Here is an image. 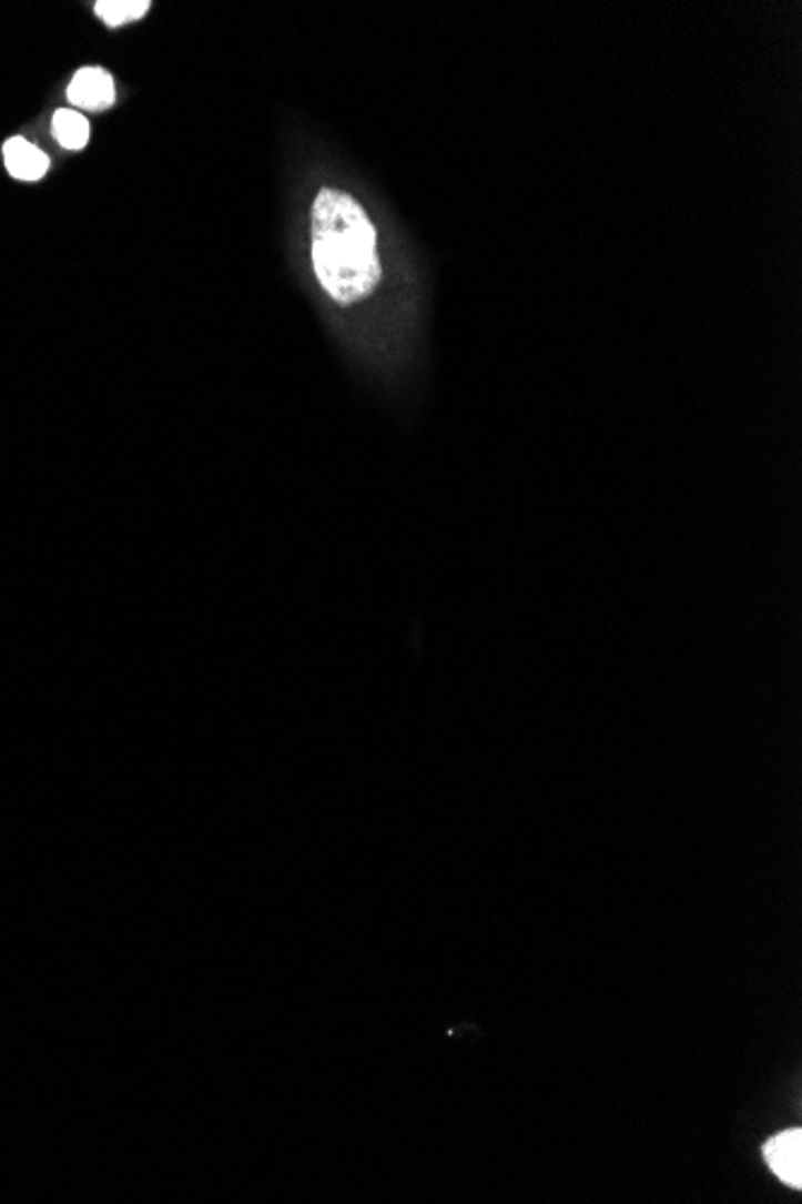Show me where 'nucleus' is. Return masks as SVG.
Here are the masks:
<instances>
[{
  "instance_id": "obj_3",
  "label": "nucleus",
  "mask_w": 802,
  "mask_h": 1204,
  "mask_svg": "<svg viewBox=\"0 0 802 1204\" xmlns=\"http://www.w3.org/2000/svg\"><path fill=\"white\" fill-rule=\"evenodd\" d=\"M764 1159L769 1168L779 1176V1181L800 1191L802 1187V1133L800 1130H789V1133H781L774 1140H769L764 1144Z\"/></svg>"
},
{
  "instance_id": "obj_4",
  "label": "nucleus",
  "mask_w": 802,
  "mask_h": 1204,
  "mask_svg": "<svg viewBox=\"0 0 802 1204\" xmlns=\"http://www.w3.org/2000/svg\"><path fill=\"white\" fill-rule=\"evenodd\" d=\"M6 169L18 181H39L49 171V156L24 138H10L3 144Z\"/></svg>"
},
{
  "instance_id": "obj_1",
  "label": "nucleus",
  "mask_w": 802,
  "mask_h": 1204,
  "mask_svg": "<svg viewBox=\"0 0 802 1204\" xmlns=\"http://www.w3.org/2000/svg\"><path fill=\"white\" fill-rule=\"evenodd\" d=\"M313 267L325 292L352 306L383 280L377 234L358 200L323 188L313 202Z\"/></svg>"
},
{
  "instance_id": "obj_5",
  "label": "nucleus",
  "mask_w": 802,
  "mask_h": 1204,
  "mask_svg": "<svg viewBox=\"0 0 802 1204\" xmlns=\"http://www.w3.org/2000/svg\"><path fill=\"white\" fill-rule=\"evenodd\" d=\"M53 138L63 144L65 150H82L90 142V123L82 113L72 109H61L53 115Z\"/></svg>"
},
{
  "instance_id": "obj_2",
  "label": "nucleus",
  "mask_w": 802,
  "mask_h": 1204,
  "mask_svg": "<svg viewBox=\"0 0 802 1204\" xmlns=\"http://www.w3.org/2000/svg\"><path fill=\"white\" fill-rule=\"evenodd\" d=\"M70 104L87 111H104L115 101V82L104 68H82L68 87Z\"/></svg>"
},
{
  "instance_id": "obj_6",
  "label": "nucleus",
  "mask_w": 802,
  "mask_h": 1204,
  "mask_svg": "<svg viewBox=\"0 0 802 1204\" xmlns=\"http://www.w3.org/2000/svg\"><path fill=\"white\" fill-rule=\"evenodd\" d=\"M148 10L150 0H99L94 6V12L109 27H121L125 22L140 20L142 14H148Z\"/></svg>"
}]
</instances>
